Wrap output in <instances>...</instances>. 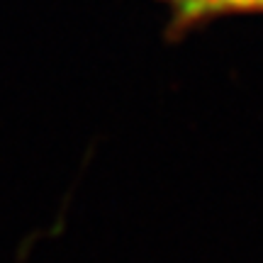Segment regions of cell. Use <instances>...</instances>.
Listing matches in <instances>:
<instances>
[{
	"mask_svg": "<svg viewBox=\"0 0 263 263\" xmlns=\"http://www.w3.org/2000/svg\"><path fill=\"white\" fill-rule=\"evenodd\" d=\"M171 10V32H188L200 22L234 12H263V0H159Z\"/></svg>",
	"mask_w": 263,
	"mask_h": 263,
	"instance_id": "6da1fadb",
	"label": "cell"
}]
</instances>
